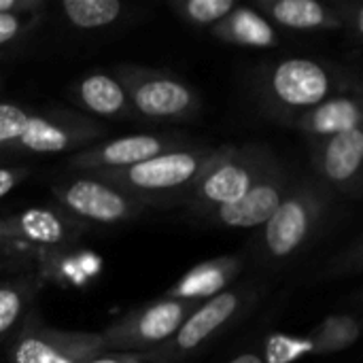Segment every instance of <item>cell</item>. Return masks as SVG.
<instances>
[{
  "label": "cell",
  "instance_id": "obj_4",
  "mask_svg": "<svg viewBox=\"0 0 363 363\" xmlns=\"http://www.w3.org/2000/svg\"><path fill=\"white\" fill-rule=\"evenodd\" d=\"M277 168L279 162L266 147L251 145L242 149H221L189 191L191 204L200 215L234 204Z\"/></svg>",
  "mask_w": 363,
  "mask_h": 363
},
{
  "label": "cell",
  "instance_id": "obj_12",
  "mask_svg": "<svg viewBox=\"0 0 363 363\" xmlns=\"http://www.w3.org/2000/svg\"><path fill=\"white\" fill-rule=\"evenodd\" d=\"M319 181L342 194H359L363 166V130L355 128L319 138L313 155Z\"/></svg>",
  "mask_w": 363,
  "mask_h": 363
},
{
  "label": "cell",
  "instance_id": "obj_28",
  "mask_svg": "<svg viewBox=\"0 0 363 363\" xmlns=\"http://www.w3.org/2000/svg\"><path fill=\"white\" fill-rule=\"evenodd\" d=\"M228 363H266L259 355H255V353H242V355H238V357H234L232 362Z\"/></svg>",
  "mask_w": 363,
  "mask_h": 363
},
{
  "label": "cell",
  "instance_id": "obj_27",
  "mask_svg": "<svg viewBox=\"0 0 363 363\" xmlns=\"http://www.w3.org/2000/svg\"><path fill=\"white\" fill-rule=\"evenodd\" d=\"M38 2L34 0H0V13H36Z\"/></svg>",
  "mask_w": 363,
  "mask_h": 363
},
{
  "label": "cell",
  "instance_id": "obj_17",
  "mask_svg": "<svg viewBox=\"0 0 363 363\" xmlns=\"http://www.w3.org/2000/svg\"><path fill=\"white\" fill-rule=\"evenodd\" d=\"M362 102L351 96H334L315 106L313 111L298 117V125L319 138H328L340 132H349L362 128Z\"/></svg>",
  "mask_w": 363,
  "mask_h": 363
},
{
  "label": "cell",
  "instance_id": "obj_24",
  "mask_svg": "<svg viewBox=\"0 0 363 363\" xmlns=\"http://www.w3.org/2000/svg\"><path fill=\"white\" fill-rule=\"evenodd\" d=\"M36 21V13H0V47L26 34Z\"/></svg>",
  "mask_w": 363,
  "mask_h": 363
},
{
  "label": "cell",
  "instance_id": "obj_8",
  "mask_svg": "<svg viewBox=\"0 0 363 363\" xmlns=\"http://www.w3.org/2000/svg\"><path fill=\"white\" fill-rule=\"evenodd\" d=\"M53 194L62 208L74 217V221L83 219L102 225H115L132 219L143 208V202L96 177H79L57 183L53 185Z\"/></svg>",
  "mask_w": 363,
  "mask_h": 363
},
{
  "label": "cell",
  "instance_id": "obj_20",
  "mask_svg": "<svg viewBox=\"0 0 363 363\" xmlns=\"http://www.w3.org/2000/svg\"><path fill=\"white\" fill-rule=\"evenodd\" d=\"M62 13L79 30H98L115 23L123 4L119 0H64Z\"/></svg>",
  "mask_w": 363,
  "mask_h": 363
},
{
  "label": "cell",
  "instance_id": "obj_7",
  "mask_svg": "<svg viewBox=\"0 0 363 363\" xmlns=\"http://www.w3.org/2000/svg\"><path fill=\"white\" fill-rule=\"evenodd\" d=\"M196 304L174 298L151 302L100 334L104 349L115 353H149V349L166 345L179 332Z\"/></svg>",
  "mask_w": 363,
  "mask_h": 363
},
{
  "label": "cell",
  "instance_id": "obj_19",
  "mask_svg": "<svg viewBox=\"0 0 363 363\" xmlns=\"http://www.w3.org/2000/svg\"><path fill=\"white\" fill-rule=\"evenodd\" d=\"M213 32L225 40L253 45V47H270L274 45L277 36L270 23L251 9H234L225 19L213 26Z\"/></svg>",
  "mask_w": 363,
  "mask_h": 363
},
{
  "label": "cell",
  "instance_id": "obj_22",
  "mask_svg": "<svg viewBox=\"0 0 363 363\" xmlns=\"http://www.w3.org/2000/svg\"><path fill=\"white\" fill-rule=\"evenodd\" d=\"M359 332H362V323L355 317H351V315L330 317L313 334L311 349L319 355L342 351L359 338Z\"/></svg>",
  "mask_w": 363,
  "mask_h": 363
},
{
  "label": "cell",
  "instance_id": "obj_10",
  "mask_svg": "<svg viewBox=\"0 0 363 363\" xmlns=\"http://www.w3.org/2000/svg\"><path fill=\"white\" fill-rule=\"evenodd\" d=\"M249 294L245 289L221 291L215 298L198 302L196 308L187 315L179 332L170 338V345L164 355L153 353V362L166 357L174 362L177 357H187L196 353L202 345L213 340L223 328L238 319V315L247 308Z\"/></svg>",
  "mask_w": 363,
  "mask_h": 363
},
{
  "label": "cell",
  "instance_id": "obj_29",
  "mask_svg": "<svg viewBox=\"0 0 363 363\" xmlns=\"http://www.w3.org/2000/svg\"><path fill=\"white\" fill-rule=\"evenodd\" d=\"M0 240H2V238H0Z\"/></svg>",
  "mask_w": 363,
  "mask_h": 363
},
{
  "label": "cell",
  "instance_id": "obj_14",
  "mask_svg": "<svg viewBox=\"0 0 363 363\" xmlns=\"http://www.w3.org/2000/svg\"><path fill=\"white\" fill-rule=\"evenodd\" d=\"M74 221L51 208H26L13 217L0 219V238H17L34 245H62L77 238Z\"/></svg>",
  "mask_w": 363,
  "mask_h": 363
},
{
  "label": "cell",
  "instance_id": "obj_25",
  "mask_svg": "<svg viewBox=\"0 0 363 363\" xmlns=\"http://www.w3.org/2000/svg\"><path fill=\"white\" fill-rule=\"evenodd\" d=\"M153 353H102L87 363H151Z\"/></svg>",
  "mask_w": 363,
  "mask_h": 363
},
{
  "label": "cell",
  "instance_id": "obj_6",
  "mask_svg": "<svg viewBox=\"0 0 363 363\" xmlns=\"http://www.w3.org/2000/svg\"><path fill=\"white\" fill-rule=\"evenodd\" d=\"M115 79L123 85L134 117L149 121H189L200 111L198 94L177 77L121 66Z\"/></svg>",
  "mask_w": 363,
  "mask_h": 363
},
{
  "label": "cell",
  "instance_id": "obj_15",
  "mask_svg": "<svg viewBox=\"0 0 363 363\" xmlns=\"http://www.w3.org/2000/svg\"><path fill=\"white\" fill-rule=\"evenodd\" d=\"M72 98L81 108L96 117L134 119V111L123 85L111 74L94 72L83 77L77 85H72Z\"/></svg>",
  "mask_w": 363,
  "mask_h": 363
},
{
  "label": "cell",
  "instance_id": "obj_2",
  "mask_svg": "<svg viewBox=\"0 0 363 363\" xmlns=\"http://www.w3.org/2000/svg\"><path fill=\"white\" fill-rule=\"evenodd\" d=\"M98 134L102 128L81 115L32 113L19 104H0V151L66 153L91 143Z\"/></svg>",
  "mask_w": 363,
  "mask_h": 363
},
{
  "label": "cell",
  "instance_id": "obj_3",
  "mask_svg": "<svg viewBox=\"0 0 363 363\" xmlns=\"http://www.w3.org/2000/svg\"><path fill=\"white\" fill-rule=\"evenodd\" d=\"M330 208V189L317 179L291 183L281 206L264 223L262 245L268 257L287 259L302 251L323 225Z\"/></svg>",
  "mask_w": 363,
  "mask_h": 363
},
{
  "label": "cell",
  "instance_id": "obj_9",
  "mask_svg": "<svg viewBox=\"0 0 363 363\" xmlns=\"http://www.w3.org/2000/svg\"><path fill=\"white\" fill-rule=\"evenodd\" d=\"M104 351L100 334L28 328L17 334L9 359L11 363H87Z\"/></svg>",
  "mask_w": 363,
  "mask_h": 363
},
{
  "label": "cell",
  "instance_id": "obj_11",
  "mask_svg": "<svg viewBox=\"0 0 363 363\" xmlns=\"http://www.w3.org/2000/svg\"><path fill=\"white\" fill-rule=\"evenodd\" d=\"M187 147V140L181 136H166V134H130L121 136L89 149L79 151L72 155L70 164L77 170L98 174L108 170H121L157 157L168 151H177Z\"/></svg>",
  "mask_w": 363,
  "mask_h": 363
},
{
  "label": "cell",
  "instance_id": "obj_18",
  "mask_svg": "<svg viewBox=\"0 0 363 363\" xmlns=\"http://www.w3.org/2000/svg\"><path fill=\"white\" fill-rule=\"evenodd\" d=\"M266 11L277 23L291 30H330L345 21L334 6L317 0H274L266 4Z\"/></svg>",
  "mask_w": 363,
  "mask_h": 363
},
{
  "label": "cell",
  "instance_id": "obj_16",
  "mask_svg": "<svg viewBox=\"0 0 363 363\" xmlns=\"http://www.w3.org/2000/svg\"><path fill=\"white\" fill-rule=\"evenodd\" d=\"M242 262L238 257H221L215 262H206L194 270H189L166 298H174V300H187V302H196V300H208L219 296L230 281L240 272Z\"/></svg>",
  "mask_w": 363,
  "mask_h": 363
},
{
  "label": "cell",
  "instance_id": "obj_13",
  "mask_svg": "<svg viewBox=\"0 0 363 363\" xmlns=\"http://www.w3.org/2000/svg\"><path fill=\"white\" fill-rule=\"evenodd\" d=\"M289 185L291 183H289L285 170L279 166L268 177H264L259 183H255L238 202L206 211V213H202V217L213 219V223H217L221 228H236V230L264 225L274 215V211L281 206Z\"/></svg>",
  "mask_w": 363,
  "mask_h": 363
},
{
  "label": "cell",
  "instance_id": "obj_26",
  "mask_svg": "<svg viewBox=\"0 0 363 363\" xmlns=\"http://www.w3.org/2000/svg\"><path fill=\"white\" fill-rule=\"evenodd\" d=\"M26 177L23 168H0V198L15 189V185Z\"/></svg>",
  "mask_w": 363,
  "mask_h": 363
},
{
  "label": "cell",
  "instance_id": "obj_1",
  "mask_svg": "<svg viewBox=\"0 0 363 363\" xmlns=\"http://www.w3.org/2000/svg\"><path fill=\"white\" fill-rule=\"evenodd\" d=\"M219 151L221 149L183 147L130 168L98 172L91 177L117 187L119 191L132 196L143 204L174 200L177 196L189 194L194 189V185L206 172Z\"/></svg>",
  "mask_w": 363,
  "mask_h": 363
},
{
  "label": "cell",
  "instance_id": "obj_21",
  "mask_svg": "<svg viewBox=\"0 0 363 363\" xmlns=\"http://www.w3.org/2000/svg\"><path fill=\"white\" fill-rule=\"evenodd\" d=\"M34 291L36 285L32 281L0 283V340L9 338L23 321Z\"/></svg>",
  "mask_w": 363,
  "mask_h": 363
},
{
  "label": "cell",
  "instance_id": "obj_23",
  "mask_svg": "<svg viewBox=\"0 0 363 363\" xmlns=\"http://www.w3.org/2000/svg\"><path fill=\"white\" fill-rule=\"evenodd\" d=\"M234 9V0H187L179 6L183 17L198 26H217Z\"/></svg>",
  "mask_w": 363,
  "mask_h": 363
},
{
  "label": "cell",
  "instance_id": "obj_5",
  "mask_svg": "<svg viewBox=\"0 0 363 363\" xmlns=\"http://www.w3.org/2000/svg\"><path fill=\"white\" fill-rule=\"evenodd\" d=\"M338 79L332 68L308 57L277 62L264 79L262 91L279 115L302 117L328 98L338 96Z\"/></svg>",
  "mask_w": 363,
  "mask_h": 363
}]
</instances>
